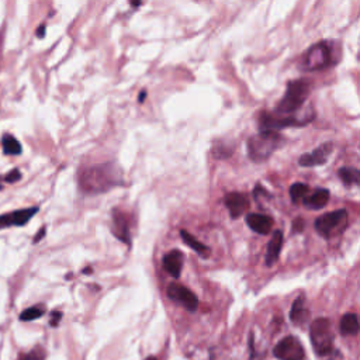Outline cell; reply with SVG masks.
<instances>
[{
    "instance_id": "1",
    "label": "cell",
    "mask_w": 360,
    "mask_h": 360,
    "mask_svg": "<svg viewBox=\"0 0 360 360\" xmlns=\"http://www.w3.org/2000/svg\"><path fill=\"white\" fill-rule=\"evenodd\" d=\"M339 45L333 41H321L307 49L301 56L300 69L306 72L325 71L339 62Z\"/></svg>"
},
{
    "instance_id": "13",
    "label": "cell",
    "mask_w": 360,
    "mask_h": 360,
    "mask_svg": "<svg viewBox=\"0 0 360 360\" xmlns=\"http://www.w3.org/2000/svg\"><path fill=\"white\" fill-rule=\"evenodd\" d=\"M246 224L248 227L261 235L270 234V231L273 228V219L269 215L265 214H248L246 215Z\"/></svg>"
},
{
    "instance_id": "27",
    "label": "cell",
    "mask_w": 360,
    "mask_h": 360,
    "mask_svg": "<svg viewBox=\"0 0 360 360\" xmlns=\"http://www.w3.org/2000/svg\"><path fill=\"white\" fill-rule=\"evenodd\" d=\"M45 28H47L45 27V24H41V26L37 28V33L35 34H37V37H38V38H44L45 37Z\"/></svg>"
},
{
    "instance_id": "12",
    "label": "cell",
    "mask_w": 360,
    "mask_h": 360,
    "mask_svg": "<svg viewBox=\"0 0 360 360\" xmlns=\"http://www.w3.org/2000/svg\"><path fill=\"white\" fill-rule=\"evenodd\" d=\"M113 234L126 244H130L131 235H130V218L126 213H121L114 210L113 213Z\"/></svg>"
},
{
    "instance_id": "29",
    "label": "cell",
    "mask_w": 360,
    "mask_h": 360,
    "mask_svg": "<svg viewBox=\"0 0 360 360\" xmlns=\"http://www.w3.org/2000/svg\"><path fill=\"white\" fill-rule=\"evenodd\" d=\"M44 235H45V228H43V229H41V232H38V235H37V236L34 238V242H38V241L41 239V238H43Z\"/></svg>"
},
{
    "instance_id": "9",
    "label": "cell",
    "mask_w": 360,
    "mask_h": 360,
    "mask_svg": "<svg viewBox=\"0 0 360 360\" xmlns=\"http://www.w3.org/2000/svg\"><path fill=\"white\" fill-rule=\"evenodd\" d=\"M333 152V144L332 142H325L318 148H315L312 152L306 153L298 159V165L304 168H314V166H321L327 164V161Z\"/></svg>"
},
{
    "instance_id": "24",
    "label": "cell",
    "mask_w": 360,
    "mask_h": 360,
    "mask_svg": "<svg viewBox=\"0 0 360 360\" xmlns=\"http://www.w3.org/2000/svg\"><path fill=\"white\" fill-rule=\"evenodd\" d=\"M44 357H45L44 350L41 349V348H37V349L31 350L30 353L23 355L18 360H44Z\"/></svg>"
},
{
    "instance_id": "31",
    "label": "cell",
    "mask_w": 360,
    "mask_h": 360,
    "mask_svg": "<svg viewBox=\"0 0 360 360\" xmlns=\"http://www.w3.org/2000/svg\"><path fill=\"white\" fill-rule=\"evenodd\" d=\"M145 360H156L155 357H148V359H145Z\"/></svg>"
},
{
    "instance_id": "8",
    "label": "cell",
    "mask_w": 360,
    "mask_h": 360,
    "mask_svg": "<svg viewBox=\"0 0 360 360\" xmlns=\"http://www.w3.org/2000/svg\"><path fill=\"white\" fill-rule=\"evenodd\" d=\"M168 297L170 300L175 301L180 306H183L187 308L189 311H194L198 307V298L197 295L189 290L185 286L177 283H172L168 286Z\"/></svg>"
},
{
    "instance_id": "18",
    "label": "cell",
    "mask_w": 360,
    "mask_h": 360,
    "mask_svg": "<svg viewBox=\"0 0 360 360\" xmlns=\"http://www.w3.org/2000/svg\"><path fill=\"white\" fill-rule=\"evenodd\" d=\"M180 236H182V239H183V242H185L186 245L189 246V248H191L194 252H197L200 256H208V253H210L208 246H206L203 242L196 239V238L191 234H189L186 229H182V231H180Z\"/></svg>"
},
{
    "instance_id": "7",
    "label": "cell",
    "mask_w": 360,
    "mask_h": 360,
    "mask_svg": "<svg viewBox=\"0 0 360 360\" xmlns=\"http://www.w3.org/2000/svg\"><path fill=\"white\" fill-rule=\"evenodd\" d=\"M273 355L278 360H304L306 350L295 336H286L276 345Z\"/></svg>"
},
{
    "instance_id": "5",
    "label": "cell",
    "mask_w": 360,
    "mask_h": 360,
    "mask_svg": "<svg viewBox=\"0 0 360 360\" xmlns=\"http://www.w3.org/2000/svg\"><path fill=\"white\" fill-rule=\"evenodd\" d=\"M310 338L312 348L318 356L329 355L333 349V333L331 321L327 318H318L311 324Z\"/></svg>"
},
{
    "instance_id": "22",
    "label": "cell",
    "mask_w": 360,
    "mask_h": 360,
    "mask_svg": "<svg viewBox=\"0 0 360 360\" xmlns=\"http://www.w3.org/2000/svg\"><path fill=\"white\" fill-rule=\"evenodd\" d=\"M44 308L43 307H30V308H27V310H24V311L20 314V321H34V319H37V318H39V316L44 315Z\"/></svg>"
},
{
    "instance_id": "6",
    "label": "cell",
    "mask_w": 360,
    "mask_h": 360,
    "mask_svg": "<svg viewBox=\"0 0 360 360\" xmlns=\"http://www.w3.org/2000/svg\"><path fill=\"white\" fill-rule=\"evenodd\" d=\"M348 221L346 210H338L332 213H327L315 219V231L324 238H331L344 228Z\"/></svg>"
},
{
    "instance_id": "30",
    "label": "cell",
    "mask_w": 360,
    "mask_h": 360,
    "mask_svg": "<svg viewBox=\"0 0 360 360\" xmlns=\"http://www.w3.org/2000/svg\"><path fill=\"white\" fill-rule=\"evenodd\" d=\"M145 96H147V90H144V92L139 94V103H144V100H145Z\"/></svg>"
},
{
    "instance_id": "21",
    "label": "cell",
    "mask_w": 360,
    "mask_h": 360,
    "mask_svg": "<svg viewBox=\"0 0 360 360\" xmlns=\"http://www.w3.org/2000/svg\"><path fill=\"white\" fill-rule=\"evenodd\" d=\"M310 187L306 183H294L290 187V197H291V202L298 204L300 202H303V198L308 194Z\"/></svg>"
},
{
    "instance_id": "16",
    "label": "cell",
    "mask_w": 360,
    "mask_h": 360,
    "mask_svg": "<svg viewBox=\"0 0 360 360\" xmlns=\"http://www.w3.org/2000/svg\"><path fill=\"white\" fill-rule=\"evenodd\" d=\"M328 202H329V190H327V189H318L310 197L303 198V204L308 210H319V208L325 207Z\"/></svg>"
},
{
    "instance_id": "26",
    "label": "cell",
    "mask_w": 360,
    "mask_h": 360,
    "mask_svg": "<svg viewBox=\"0 0 360 360\" xmlns=\"http://www.w3.org/2000/svg\"><path fill=\"white\" fill-rule=\"evenodd\" d=\"M61 318H62V312L59 311L52 312V315H51V325H52V327H56V325L59 324Z\"/></svg>"
},
{
    "instance_id": "20",
    "label": "cell",
    "mask_w": 360,
    "mask_h": 360,
    "mask_svg": "<svg viewBox=\"0 0 360 360\" xmlns=\"http://www.w3.org/2000/svg\"><path fill=\"white\" fill-rule=\"evenodd\" d=\"M338 175L345 185H348V186L359 185L360 172L357 169H355V168H341L338 172Z\"/></svg>"
},
{
    "instance_id": "4",
    "label": "cell",
    "mask_w": 360,
    "mask_h": 360,
    "mask_svg": "<svg viewBox=\"0 0 360 360\" xmlns=\"http://www.w3.org/2000/svg\"><path fill=\"white\" fill-rule=\"evenodd\" d=\"M283 136L278 131H259V134L248 139V155L255 162H263L282 147Z\"/></svg>"
},
{
    "instance_id": "28",
    "label": "cell",
    "mask_w": 360,
    "mask_h": 360,
    "mask_svg": "<svg viewBox=\"0 0 360 360\" xmlns=\"http://www.w3.org/2000/svg\"><path fill=\"white\" fill-rule=\"evenodd\" d=\"M303 227H304V224H303V219L301 218H297V221H295V224L293 225V228L297 231V232H300L301 229H303Z\"/></svg>"
},
{
    "instance_id": "2",
    "label": "cell",
    "mask_w": 360,
    "mask_h": 360,
    "mask_svg": "<svg viewBox=\"0 0 360 360\" xmlns=\"http://www.w3.org/2000/svg\"><path fill=\"white\" fill-rule=\"evenodd\" d=\"M311 82L306 79L291 81L287 85L286 93L278 102L273 114L276 115H295L304 107L308 96L311 94Z\"/></svg>"
},
{
    "instance_id": "19",
    "label": "cell",
    "mask_w": 360,
    "mask_h": 360,
    "mask_svg": "<svg viewBox=\"0 0 360 360\" xmlns=\"http://www.w3.org/2000/svg\"><path fill=\"white\" fill-rule=\"evenodd\" d=\"M2 148L6 155H20L22 153V144L10 134H6L2 138Z\"/></svg>"
},
{
    "instance_id": "25",
    "label": "cell",
    "mask_w": 360,
    "mask_h": 360,
    "mask_svg": "<svg viewBox=\"0 0 360 360\" xmlns=\"http://www.w3.org/2000/svg\"><path fill=\"white\" fill-rule=\"evenodd\" d=\"M20 177H22V173H20V170H11V172H9L7 175L5 176V180L7 182V183H14V182H17V180H20Z\"/></svg>"
},
{
    "instance_id": "10",
    "label": "cell",
    "mask_w": 360,
    "mask_h": 360,
    "mask_svg": "<svg viewBox=\"0 0 360 360\" xmlns=\"http://www.w3.org/2000/svg\"><path fill=\"white\" fill-rule=\"evenodd\" d=\"M38 207H30L23 208V210H18V211H11V213L3 214V215H0V228L26 225L35 214L38 213Z\"/></svg>"
},
{
    "instance_id": "17",
    "label": "cell",
    "mask_w": 360,
    "mask_h": 360,
    "mask_svg": "<svg viewBox=\"0 0 360 360\" xmlns=\"http://www.w3.org/2000/svg\"><path fill=\"white\" fill-rule=\"evenodd\" d=\"M359 318L356 314H345L341 319V325H339V329H341V333L348 336V335H352L355 336L359 332Z\"/></svg>"
},
{
    "instance_id": "11",
    "label": "cell",
    "mask_w": 360,
    "mask_h": 360,
    "mask_svg": "<svg viewBox=\"0 0 360 360\" xmlns=\"http://www.w3.org/2000/svg\"><path fill=\"white\" fill-rule=\"evenodd\" d=\"M225 206L228 208L232 218H238L248 211L249 208V198L245 193H228L225 196Z\"/></svg>"
},
{
    "instance_id": "14",
    "label": "cell",
    "mask_w": 360,
    "mask_h": 360,
    "mask_svg": "<svg viewBox=\"0 0 360 360\" xmlns=\"http://www.w3.org/2000/svg\"><path fill=\"white\" fill-rule=\"evenodd\" d=\"M183 261H185L183 253L177 251V249H173V251H170L169 253L165 255L162 263H164L165 270L169 273L170 276L177 278L180 277V273H182V269H183Z\"/></svg>"
},
{
    "instance_id": "15",
    "label": "cell",
    "mask_w": 360,
    "mask_h": 360,
    "mask_svg": "<svg viewBox=\"0 0 360 360\" xmlns=\"http://www.w3.org/2000/svg\"><path fill=\"white\" fill-rule=\"evenodd\" d=\"M283 248V232L280 229H276L272 235V239L269 242L268 251H266V265L273 266L277 262L280 252Z\"/></svg>"
},
{
    "instance_id": "3",
    "label": "cell",
    "mask_w": 360,
    "mask_h": 360,
    "mask_svg": "<svg viewBox=\"0 0 360 360\" xmlns=\"http://www.w3.org/2000/svg\"><path fill=\"white\" fill-rule=\"evenodd\" d=\"M79 183L88 193H100L120 183V173L115 172L111 164L94 166L83 170L79 175Z\"/></svg>"
},
{
    "instance_id": "23",
    "label": "cell",
    "mask_w": 360,
    "mask_h": 360,
    "mask_svg": "<svg viewBox=\"0 0 360 360\" xmlns=\"http://www.w3.org/2000/svg\"><path fill=\"white\" fill-rule=\"evenodd\" d=\"M304 297H298L294 301V304L291 307V312H290V318L293 322H298L300 316L304 314Z\"/></svg>"
}]
</instances>
